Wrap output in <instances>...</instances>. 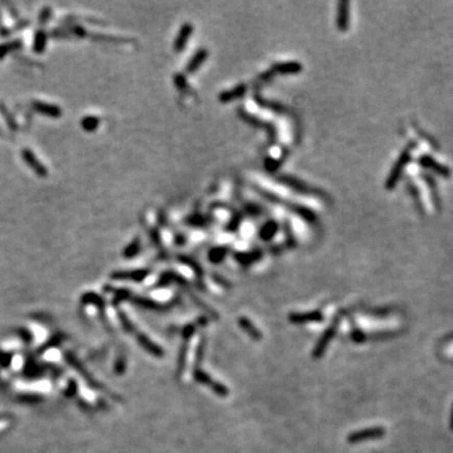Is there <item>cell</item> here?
I'll return each mask as SVG.
<instances>
[{
    "label": "cell",
    "mask_w": 453,
    "mask_h": 453,
    "mask_svg": "<svg viewBox=\"0 0 453 453\" xmlns=\"http://www.w3.org/2000/svg\"><path fill=\"white\" fill-rule=\"evenodd\" d=\"M411 157H412L411 149H406V150L401 153L399 159H398V161L395 162V165L393 166L392 172H390L389 176H388V180H387V188L388 189H393L395 185H397V183L399 181L400 175H401V173H403L404 168H406L407 165H408V162L411 161Z\"/></svg>",
    "instance_id": "1"
},
{
    "label": "cell",
    "mask_w": 453,
    "mask_h": 453,
    "mask_svg": "<svg viewBox=\"0 0 453 453\" xmlns=\"http://www.w3.org/2000/svg\"><path fill=\"white\" fill-rule=\"evenodd\" d=\"M21 156H23V160L26 161V164L31 168L32 170L40 178H45L48 175V170L42 162L38 160V157L34 155L33 151L29 150V149H23L21 151Z\"/></svg>",
    "instance_id": "2"
},
{
    "label": "cell",
    "mask_w": 453,
    "mask_h": 453,
    "mask_svg": "<svg viewBox=\"0 0 453 453\" xmlns=\"http://www.w3.org/2000/svg\"><path fill=\"white\" fill-rule=\"evenodd\" d=\"M418 162H419V165H422V166L425 168V169L432 170V172H435V173H437V174H439L442 176H446L447 178V176L451 175V170H449L448 168L444 166V165H442V164H439V162H437L433 157H431L428 155L420 156Z\"/></svg>",
    "instance_id": "3"
},
{
    "label": "cell",
    "mask_w": 453,
    "mask_h": 453,
    "mask_svg": "<svg viewBox=\"0 0 453 453\" xmlns=\"http://www.w3.org/2000/svg\"><path fill=\"white\" fill-rule=\"evenodd\" d=\"M34 111H37L38 113H42V115L48 116V117H53V118H58L62 116V108L58 107L57 105H52V104H45V102H40V101H34L33 104Z\"/></svg>",
    "instance_id": "4"
},
{
    "label": "cell",
    "mask_w": 453,
    "mask_h": 453,
    "mask_svg": "<svg viewBox=\"0 0 453 453\" xmlns=\"http://www.w3.org/2000/svg\"><path fill=\"white\" fill-rule=\"evenodd\" d=\"M348 3H340L339 5V15H338V26L341 31H345L349 24V9Z\"/></svg>",
    "instance_id": "5"
},
{
    "label": "cell",
    "mask_w": 453,
    "mask_h": 453,
    "mask_svg": "<svg viewBox=\"0 0 453 453\" xmlns=\"http://www.w3.org/2000/svg\"><path fill=\"white\" fill-rule=\"evenodd\" d=\"M45 45H47V34H45L43 31H38L34 38V44H33L34 52L38 54H42L44 52Z\"/></svg>",
    "instance_id": "6"
},
{
    "label": "cell",
    "mask_w": 453,
    "mask_h": 453,
    "mask_svg": "<svg viewBox=\"0 0 453 453\" xmlns=\"http://www.w3.org/2000/svg\"><path fill=\"white\" fill-rule=\"evenodd\" d=\"M81 126L87 132L94 131L100 126V118L96 117V116H86L81 121Z\"/></svg>",
    "instance_id": "7"
},
{
    "label": "cell",
    "mask_w": 453,
    "mask_h": 453,
    "mask_svg": "<svg viewBox=\"0 0 453 453\" xmlns=\"http://www.w3.org/2000/svg\"><path fill=\"white\" fill-rule=\"evenodd\" d=\"M20 45H21V43H19L18 40H15V42H9V43H5V44H2V45H0V58L5 57L8 53L12 52V51L17 50V48L20 47Z\"/></svg>",
    "instance_id": "8"
},
{
    "label": "cell",
    "mask_w": 453,
    "mask_h": 453,
    "mask_svg": "<svg viewBox=\"0 0 453 453\" xmlns=\"http://www.w3.org/2000/svg\"><path fill=\"white\" fill-rule=\"evenodd\" d=\"M0 111H2V113H3V116H4L5 117V120H7V124H8V126L9 127H12L13 130H15L17 129V124H15V121H14V118H13V116L10 115L9 112H8V110L7 108L4 107V105H0Z\"/></svg>",
    "instance_id": "9"
},
{
    "label": "cell",
    "mask_w": 453,
    "mask_h": 453,
    "mask_svg": "<svg viewBox=\"0 0 453 453\" xmlns=\"http://www.w3.org/2000/svg\"><path fill=\"white\" fill-rule=\"evenodd\" d=\"M137 248H139V242H137V241H135V242H132L129 247H127L126 249H125V256L126 257L134 256V254L136 253Z\"/></svg>",
    "instance_id": "10"
},
{
    "label": "cell",
    "mask_w": 453,
    "mask_h": 453,
    "mask_svg": "<svg viewBox=\"0 0 453 453\" xmlns=\"http://www.w3.org/2000/svg\"><path fill=\"white\" fill-rule=\"evenodd\" d=\"M51 15H52V9H50V8H44V9H43L42 12H40L39 21H40V23L44 24L45 21L48 20V18L51 17Z\"/></svg>",
    "instance_id": "11"
},
{
    "label": "cell",
    "mask_w": 453,
    "mask_h": 453,
    "mask_svg": "<svg viewBox=\"0 0 453 453\" xmlns=\"http://www.w3.org/2000/svg\"><path fill=\"white\" fill-rule=\"evenodd\" d=\"M189 34V28H185V29H183V31H181V34H180V37L178 38V43H176V48H180V47H183L184 45V43H185V38H186V35Z\"/></svg>",
    "instance_id": "12"
}]
</instances>
